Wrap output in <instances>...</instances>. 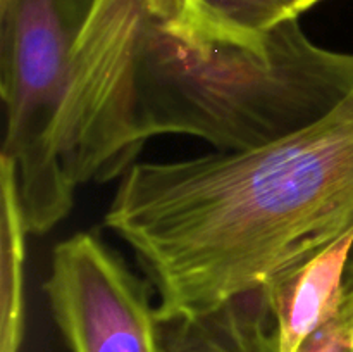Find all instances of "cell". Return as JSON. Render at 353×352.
Listing matches in <instances>:
<instances>
[{"instance_id": "obj_9", "label": "cell", "mask_w": 353, "mask_h": 352, "mask_svg": "<svg viewBox=\"0 0 353 352\" xmlns=\"http://www.w3.org/2000/svg\"><path fill=\"white\" fill-rule=\"evenodd\" d=\"M285 2L292 7V10L296 14V16H300V14L307 12V10L312 9L314 6L321 3L323 0H285Z\"/></svg>"}, {"instance_id": "obj_5", "label": "cell", "mask_w": 353, "mask_h": 352, "mask_svg": "<svg viewBox=\"0 0 353 352\" xmlns=\"http://www.w3.org/2000/svg\"><path fill=\"white\" fill-rule=\"evenodd\" d=\"M154 16L168 33L195 48H259L276 26L299 17L285 0H164Z\"/></svg>"}, {"instance_id": "obj_6", "label": "cell", "mask_w": 353, "mask_h": 352, "mask_svg": "<svg viewBox=\"0 0 353 352\" xmlns=\"http://www.w3.org/2000/svg\"><path fill=\"white\" fill-rule=\"evenodd\" d=\"M28 233L16 171L0 157V352H19L23 344Z\"/></svg>"}, {"instance_id": "obj_7", "label": "cell", "mask_w": 353, "mask_h": 352, "mask_svg": "<svg viewBox=\"0 0 353 352\" xmlns=\"http://www.w3.org/2000/svg\"><path fill=\"white\" fill-rule=\"evenodd\" d=\"M299 352H347V335L341 314L310 335Z\"/></svg>"}, {"instance_id": "obj_4", "label": "cell", "mask_w": 353, "mask_h": 352, "mask_svg": "<svg viewBox=\"0 0 353 352\" xmlns=\"http://www.w3.org/2000/svg\"><path fill=\"white\" fill-rule=\"evenodd\" d=\"M353 233L271 276L257 290L271 321L272 352H299L340 314Z\"/></svg>"}, {"instance_id": "obj_10", "label": "cell", "mask_w": 353, "mask_h": 352, "mask_svg": "<svg viewBox=\"0 0 353 352\" xmlns=\"http://www.w3.org/2000/svg\"><path fill=\"white\" fill-rule=\"evenodd\" d=\"M161 352H171V351H169V349H168V347H165V345H164V344H162V349H161Z\"/></svg>"}, {"instance_id": "obj_3", "label": "cell", "mask_w": 353, "mask_h": 352, "mask_svg": "<svg viewBox=\"0 0 353 352\" xmlns=\"http://www.w3.org/2000/svg\"><path fill=\"white\" fill-rule=\"evenodd\" d=\"M43 289L71 352H161L150 283L97 235L57 244Z\"/></svg>"}, {"instance_id": "obj_8", "label": "cell", "mask_w": 353, "mask_h": 352, "mask_svg": "<svg viewBox=\"0 0 353 352\" xmlns=\"http://www.w3.org/2000/svg\"><path fill=\"white\" fill-rule=\"evenodd\" d=\"M340 314L345 324V335H347V352H353V257L345 276L343 302H341Z\"/></svg>"}, {"instance_id": "obj_1", "label": "cell", "mask_w": 353, "mask_h": 352, "mask_svg": "<svg viewBox=\"0 0 353 352\" xmlns=\"http://www.w3.org/2000/svg\"><path fill=\"white\" fill-rule=\"evenodd\" d=\"M103 223L154 286L161 324L196 321L353 233V88L245 152L134 162Z\"/></svg>"}, {"instance_id": "obj_2", "label": "cell", "mask_w": 353, "mask_h": 352, "mask_svg": "<svg viewBox=\"0 0 353 352\" xmlns=\"http://www.w3.org/2000/svg\"><path fill=\"white\" fill-rule=\"evenodd\" d=\"M353 88V52L317 45L299 17L259 48H195L148 14L133 71V133L143 150L159 135L245 152L314 123Z\"/></svg>"}]
</instances>
